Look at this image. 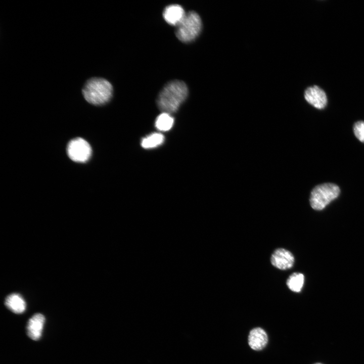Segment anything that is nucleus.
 <instances>
[{"label":"nucleus","instance_id":"nucleus-2","mask_svg":"<svg viewBox=\"0 0 364 364\" xmlns=\"http://www.w3.org/2000/svg\"><path fill=\"white\" fill-rule=\"evenodd\" d=\"M113 92L111 83L107 80L100 77L88 79L82 88L84 99L89 104L100 106L109 102Z\"/></svg>","mask_w":364,"mask_h":364},{"label":"nucleus","instance_id":"nucleus-13","mask_svg":"<svg viewBox=\"0 0 364 364\" xmlns=\"http://www.w3.org/2000/svg\"><path fill=\"white\" fill-rule=\"evenodd\" d=\"M164 135L160 133H153L142 139L141 146L145 149H152L162 144Z\"/></svg>","mask_w":364,"mask_h":364},{"label":"nucleus","instance_id":"nucleus-10","mask_svg":"<svg viewBox=\"0 0 364 364\" xmlns=\"http://www.w3.org/2000/svg\"><path fill=\"white\" fill-rule=\"evenodd\" d=\"M184 9L178 5H171L164 10L163 16L165 20L169 24L177 26L186 15Z\"/></svg>","mask_w":364,"mask_h":364},{"label":"nucleus","instance_id":"nucleus-4","mask_svg":"<svg viewBox=\"0 0 364 364\" xmlns=\"http://www.w3.org/2000/svg\"><path fill=\"white\" fill-rule=\"evenodd\" d=\"M201 28L202 22L199 15L195 12H189L176 26V35L181 41L189 42L198 36Z\"/></svg>","mask_w":364,"mask_h":364},{"label":"nucleus","instance_id":"nucleus-15","mask_svg":"<svg viewBox=\"0 0 364 364\" xmlns=\"http://www.w3.org/2000/svg\"><path fill=\"white\" fill-rule=\"evenodd\" d=\"M353 130L356 138L361 142L364 143V121H358L353 126Z\"/></svg>","mask_w":364,"mask_h":364},{"label":"nucleus","instance_id":"nucleus-5","mask_svg":"<svg viewBox=\"0 0 364 364\" xmlns=\"http://www.w3.org/2000/svg\"><path fill=\"white\" fill-rule=\"evenodd\" d=\"M69 157L73 161L85 162L92 155L89 144L82 138L74 139L69 143L67 148Z\"/></svg>","mask_w":364,"mask_h":364},{"label":"nucleus","instance_id":"nucleus-9","mask_svg":"<svg viewBox=\"0 0 364 364\" xmlns=\"http://www.w3.org/2000/svg\"><path fill=\"white\" fill-rule=\"evenodd\" d=\"M268 338L265 331L261 328L251 330L248 336V344L254 350H261L267 343Z\"/></svg>","mask_w":364,"mask_h":364},{"label":"nucleus","instance_id":"nucleus-16","mask_svg":"<svg viewBox=\"0 0 364 364\" xmlns=\"http://www.w3.org/2000/svg\"><path fill=\"white\" fill-rule=\"evenodd\" d=\"M313 364H323V363H320V362H316V363H313Z\"/></svg>","mask_w":364,"mask_h":364},{"label":"nucleus","instance_id":"nucleus-12","mask_svg":"<svg viewBox=\"0 0 364 364\" xmlns=\"http://www.w3.org/2000/svg\"><path fill=\"white\" fill-rule=\"evenodd\" d=\"M174 123V119L170 114L162 112L156 118L155 126L157 129L162 131L170 130Z\"/></svg>","mask_w":364,"mask_h":364},{"label":"nucleus","instance_id":"nucleus-1","mask_svg":"<svg viewBox=\"0 0 364 364\" xmlns=\"http://www.w3.org/2000/svg\"><path fill=\"white\" fill-rule=\"evenodd\" d=\"M188 94V87L184 82L171 81L160 92L157 99L158 106L163 112L173 113L178 110Z\"/></svg>","mask_w":364,"mask_h":364},{"label":"nucleus","instance_id":"nucleus-7","mask_svg":"<svg viewBox=\"0 0 364 364\" xmlns=\"http://www.w3.org/2000/svg\"><path fill=\"white\" fill-rule=\"evenodd\" d=\"M306 101L315 108L324 109L327 104V97L324 90L317 85L306 88L304 92Z\"/></svg>","mask_w":364,"mask_h":364},{"label":"nucleus","instance_id":"nucleus-3","mask_svg":"<svg viewBox=\"0 0 364 364\" xmlns=\"http://www.w3.org/2000/svg\"><path fill=\"white\" fill-rule=\"evenodd\" d=\"M340 192L339 187L332 183H325L315 187L312 190L309 202L311 207L321 210L335 199Z\"/></svg>","mask_w":364,"mask_h":364},{"label":"nucleus","instance_id":"nucleus-6","mask_svg":"<svg viewBox=\"0 0 364 364\" xmlns=\"http://www.w3.org/2000/svg\"><path fill=\"white\" fill-rule=\"evenodd\" d=\"M271 263L275 267L282 270L289 269L294 263V257L291 252L284 249H276L271 256Z\"/></svg>","mask_w":364,"mask_h":364},{"label":"nucleus","instance_id":"nucleus-8","mask_svg":"<svg viewBox=\"0 0 364 364\" xmlns=\"http://www.w3.org/2000/svg\"><path fill=\"white\" fill-rule=\"evenodd\" d=\"M45 317L41 313H35L29 318L27 325L28 336L33 340H38L42 332Z\"/></svg>","mask_w":364,"mask_h":364},{"label":"nucleus","instance_id":"nucleus-14","mask_svg":"<svg viewBox=\"0 0 364 364\" xmlns=\"http://www.w3.org/2000/svg\"><path fill=\"white\" fill-rule=\"evenodd\" d=\"M304 282V275L295 272L290 276L287 280L288 287L292 291L299 292L301 291Z\"/></svg>","mask_w":364,"mask_h":364},{"label":"nucleus","instance_id":"nucleus-11","mask_svg":"<svg viewBox=\"0 0 364 364\" xmlns=\"http://www.w3.org/2000/svg\"><path fill=\"white\" fill-rule=\"evenodd\" d=\"M5 303L8 309L17 314L23 313L26 307L24 299L17 293L9 295L5 299Z\"/></svg>","mask_w":364,"mask_h":364}]
</instances>
